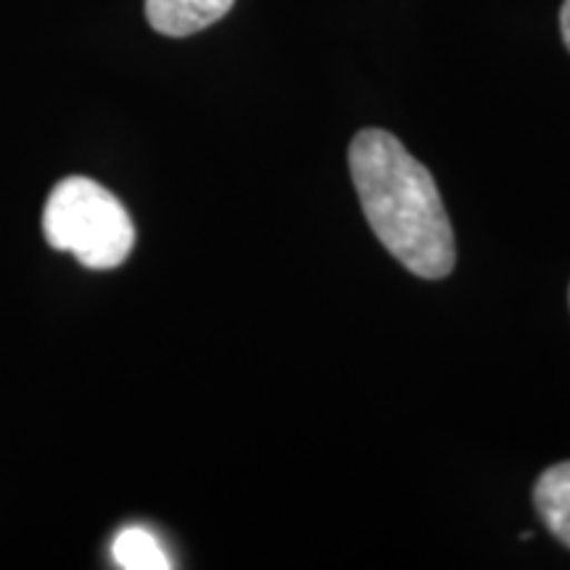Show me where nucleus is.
I'll return each mask as SVG.
<instances>
[{"label": "nucleus", "mask_w": 570, "mask_h": 570, "mask_svg": "<svg viewBox=\"0 0 570 570\" xmlns=\"http://www.w3.org/2000/svg\"><path fill=\"white\" fill-rule=\"evenodd\" d=\"M348 169L377 240L412 275L441 281L452 273L454 233L436 180L402 140L377 127L356 132Z\"/></svg>", "instance_id": "nucleus-1"}, {"label": "nucleus", "mask_w": 570, "mask_h": 570, "mask_svg": "<svg viewBox=\"0 0 570 570\" xmlns=\"http://www.w3.org/2000/svg\"><path fill=\"white\" fill-rule=\"evenodd\" d=\"M42 233L59 252L90 269L119 267L135 246L130 212L111 190L90 177H67L48 196Z\"/></svg>", "instance_id": "nucleus-2"}, {"label": "nucleus", "mask_w": 570, "mask_h": 570, "mask_svg": "<svg viewBox=\"0 0 570 570\" xmlns=\"http://www.w3.org/2000/svg\"><path fill=\"white\" fill-rule=\"evenodd\" d=\"M235 0H146V19L159 35L188 38L227 17Z\"/></svg>", "instance_id": "nucleus-3"}, {"label": "nucleus", "mask_w": 570, "mask_h": 570, "mask_svg": "<svg viewBox=\"0 0 570 570\" xmlns=\"http://www.w3.org/2000/svg\"><path fill=\"white\" fill-rule=\"evenodd\" d=\"M533 504L552 537L570 550V460L539 475L533 487Z\"/></svg>", "instance_id": "nucleus-4"}, {"label": "nucleus", "mask_w": 570, "mask_h": 570, "mask_svg": "<svg viewBox=\"0 0 570 570\" xmlns=\"http://www.w3.org/2000/svg\"><path fill=\"white\" fill-rule=\"evenodd\" d=\"M111 558L125 570H167L173 568L167 550L151 531L142 525H127L111 544Z\"/></svg>", "instance_id": "nucleus-5"}, {"label": "nucleus", "mask_w": 570, "mask_h": 570, "mask_svg": "<svg viewBox=\"0 0 570 570\" xmlns=\"http://www.w3.org/2000/svg\"><path fill=\"white\" fill-rule=\"evenodd\" d=\"M560 32H562V42H566V48L570 51V0H566L560 9Z\"/></svg>", "instance_id": "nucleus-6"}]
</instances>
